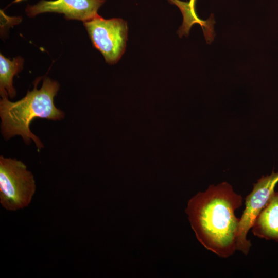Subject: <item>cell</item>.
Listing matches in <instances>:
<instances>
[{"instance_id":"6da1fadb","label":"cell","mask_w":278,"mask_h":278,"mask_svg":"<svg viewBox=\"0 0 278 278\" xmlns=\"http://www.w3.org/2000/svg\"><path fill=\"white\" fill-rule=\"evenodd\" d=\"M242 204V196L227 182L210 185L188 202L185 212L197 240L221 258H228L236 250L239 218L235 212Z\"/></svg>"},{"instance_id":"7a4b0ae2","label":"cell","mask_w":278,"mask_h":278,"mask_svg":"<svg viewBox=\"0 0 278 278\" xmlns=\"http://www.w3.org/2000/svg\"><path fill=\"white\" fill-rule=\"evenodd\" d=\"M40 78L36 80L34 88L28 90L21 99L12 102L8 97L0 100L1 130L4 139L20 135L26 144L33 141L38 151L44 148L40 138L30 129V124L35 118L60 120L64 118V113L57 108L54 99L59 89V83L45 77L42 86L37 89Z\"/></svg>"},{"instance_id":"3957f363","label":"cell","mask_w":278,"mask_h":278,"mask_svg":"<svg viewBox=\"0 0 278 278\" xmlns=\"http://www.w3.org/2000/svg\"><path fill=\"white\" fill-rule=\"evenodd\" d=\"M36 191L32 173L22 161L0 157V202L8 211L28 205Z\"/></svg>"},{"instance_id":"277c9868","label":"cell","mask_w":278,"mask_h":278,"mask_svg":"<svg viewBox=\"0 0 278 278\" xmlns=\"http://www.w3.org/2000/svg\"><path fill=\"white\" fill-rule=\"evenodd\" d=\"M93 46L107 63H116L124 54L127 39V23L119 18L105 19L98 14L84 22Z\"/></svg>"},{"instance_id":"5b68a950","label":"cell","mask_w":278,"mask_h":278,"mask_svg":"<svg viewBox=\"0 0 278 278\" xmlns=\"http://www.w3.org/2000/svg\"><path fill=\"white\" fill-rule=\"evenodd\" d=\"M278 183V171L263 176L253 184L251 192L245 198V208L239 218L236 239V250L247 255L251 243L247 238L257 217L274 193Z\"/></svg>"},{"instance_id":"8992f818","label":"cell","mask_w":278,"mask_h":278,"mask_svg":"<svg viewBox=\"0 0 278 278\" xmlns=\"http://www.w3.org/2000/svg\"><path fill=\"white\" fill-rule=\"evenodd\" d=\"M106 0H42L34 5H28L25 12L29 17L45 12L63 14L67 20L83 22L98 15L97 11Z\"/></svg>"},{"instance_id":"52a82bcc","label":"cell","mask_w":278,"mask_h":278,"mask_svg":"<svg viewBox=\"0 0 278 278\" xmlns=\"http://www.w3.org/2000/svg\"><path fill=\"white\" fill-rule=\"evenodd\" d=\"M253 235L278 243V192H274L252 227Z\"/></svg>"},{"instance_id":"ba28073f","label":"cell","mask_w":278,"mask_h":278,"mask_svg":"<svg viewBox=\"0 0 278 278\" xmlns=\"http://www.w3.org/2000/svg\"><path fill=\"white\" fill-rule=\"evenodd\" d=\"M24 59L21 56L11 60L0 55V94L2 98H14L16 91L13 85V79L23 68Z\"/></svg>"},{"instance_id":"9c48e42d","label":"cell","mask_w":278,"mask_h":278,"mask_svg":"<svg viewBox=\"0 0 278 278\" xmlns=\"http://www.w3.org/2000/svg\"><path fill=\"white\" fill-rule=\"evenodd\" d=\"M173 3L176 4L181 10L184 21L180 31V35L184 33H188L192 25L195 23H199L202 26L205 38L207 43H211L214 38V31L213 26L215 23L214 17H211L207 21H203L197 18L195 11L190 7L189 3L179 1V0H170Z\"/></svg>"},{"instance_id":"30bf717a","label":"cell","mask_w":278,"mask_h":278,"mask_svg":"<svg viewBox=\"0 0 278 278\" xmlns=\"http://www.w3.org/2000/svg\"><path fill=\"white\" fill-rule=\"evenodd\" d=\"M195 1L196 0H190L189 3V5L190 8L194 11H195L194 6H195Z\"/></svg>"}]
</instances>
